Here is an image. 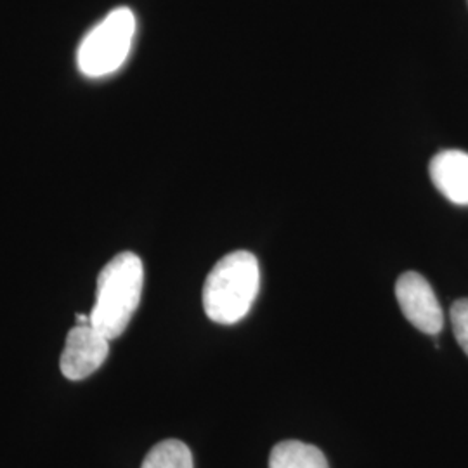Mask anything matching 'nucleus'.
Masks as SVG:
<instances>
[{"label": "nucleus", "mask_w": 468, "mask_h": 468, "mask_svg": "<svg viewBox=\"0 0 468 468\" xmlns=\"http://www.w3.org/2000/svg\"><path fill=\"white\" fill-rule=\"evenodd\" d=\"M261 290V266L247 250L224 255L203 284V309L218 324H234L250 313Z\"/></svg>", "instance_id": "f257e3e1"}, {"label": "nucleus", "mask_w": 468, "mask_h": 468, "mask_svg": "<svg viewBox=\"0 0 468 468\" xmlns=\"http://www.w3.org/2000/svg\"><path fill=\"white\" fill-rule=\"evenodd\" d=\"M144 284V266L139 255L122 251L100 272L90 324L110 340L123 334L134 316Z\"/></svg>", "instance_id": "f03ea898"}, {"label": "nucleus", "mask_w": 468, "mask_h": 468, "mask_svg": "<svg viewBox=\"0 0 468 468\" xmlns=\"http://www.w3.org/2000/svg\"><path fill=\"white\" fill-rule=\"evenodd\" d=\"M134 35V13L118 7L85 35L77 50V67L90 79L115 73L129 58Z\"/></svg>", "instance_id": "7ed1b4c3"}, {"label": "nucleus", "mask_w": 468, "mask_h": 468, "mask_svg": "<svg viewBox=\"0 0 468 468\" xmlns=\"http://www.w3.org/2000/svg\"><path fill=\"white\" fill-rule=\"evenodd\" d=\"M396 299L404 318L417 330L439 335L444 326V313L431 283L415 271L404 272L396 283Z\"/></svg>", "instance_id": "20e7f679"}, {"label": "nucleus", "mask_w": 468, "mask_h": 468, "mask_svg": "<svg viewBox=\"0 0 468 468\" xmlns=\"http://www.w3.org/2000/svg\"><path fill=\"white\" fill-rule=\"evenodd\" d=\"M110 338L92 324H77L67 335L59 368L68 380L79 382L104 365L110 354Z\"/></svg>", "instance_id": "39448f33"}, {"label": "nucleus", "mask_w": 468, "mask_h": 468, "mask_svg": "<svg viewBox=\"0 0 468 468\" xmlns=\"http://www.w3.org/2000/svg\"><path fill=\"white\" fill-rule=\"evenodd\" d=\"M435 189L454 205L468 207V153L446 150L437 153L429 165Z\"/></svg>", "instance_id": "423d86ee"}, {"label": "nucleus", "mask_w": 468, "mask_h": 468, "mask_svg": "<svg viewBox=\"0 0 468 468\" xmlns=\"http://www.w3.org/2000/svg\"><path fill=\"white\" fill-rule=\"evenodd\" d=\"M269 468H330L323 452L302 441H283L269 456Z\"/></svg>", "instance_id": "0eeeda50"}, {"label": "nucleus", "mask_w": 468, "mask_h": 468, "mask_svg": "<svg viewBox=\"0 0 468 468\" xmlns=\"http://www.w3.org/2000/svg\"><path fill=\"white\" fill-rule=\"evenodd\" d=\"M141 468H195V463L183 441L167 439L151 448Z\"/></svg>", "instance_id": "6e6552de"}, {"label": "nucleus", "mask_w": 468, "mask_h": 468, "mask_svg": "<svg viewBox=\"0 0 468 468\" xmlns=\"http://www.w3.org/2000/svg\"><path fill=\"white\" fill-rule=\"evenodd\" d=\"M450 319L456 342L468 356V299H460L452 303Z\"/></svg>", "instance_id": "1a4fd4ad"}]
</instances>
